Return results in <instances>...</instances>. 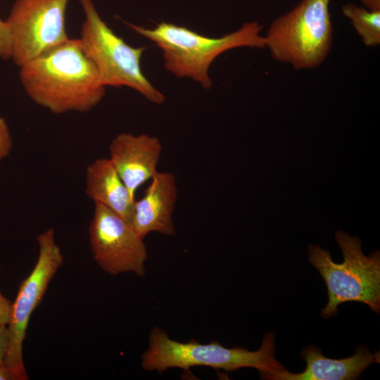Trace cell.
Instances as JSON below:
<instances>
[{"instance_id":"cell-5","label":"cell","mask_w":380,"mask_h":380,"mask_svg":"<svg viewBox=\"0 0 380 380\" xmlns=\"http://www.w3.org/2000/svg\"><path fill=\"white\" fill-rule=\"evenodd\" d=\"M331 0H301L274 20L265 37V49L277 61L295 70L312 69L327 58L333 43Z\"/></svg>"},{"instance_id":"cell-6","label":"cell","mask_w":380,"mask_h":380,"mask_svg":"<svg viewBox=\"0 0 380 380\" xmlns=\"http://www.w3.org/2000/svg\"><path fill=\"white\" fill-rule=\"evenodd\" d=\"M84 18L81 26V46L106 87H127L150 102L161 104L165 98L146 77L141 67L144 47L129 45L106 24L92 0H79Z\"/></svg>"},{"instance_id":"cell-4","label":"cell","mask_w":380,"mask_h":380,"mask_svg":"<svg viewBox=\"0 0 380 380\" xmlns=\"http://www.w3.org/2000/svg\"><path fill=\"white\" fill-rule=\"evenodd\" d=\"M335 238L343 256L341 263L332 260L329 251L316 244L308 246L311 264L324 279L329 300L321 316L329 318L338 313V307L347 301L362 302L376 313L380 310V253L375 251L365 256L357 236L338 230Z\"/></svg>"},{"instance_id":"cell-13","label":"cell","mask_w":380,"mask_h":380,"mask_svg":"<svg viewBox=\"0 0 380 380\" xmlns=\"http://www.w3.org/2000/svg\"><path fill=\"white\" fill-rule=\"evenodd\" d=\"M85 193L94 203L106 206L131 224L135 199L109 158H98L87 167Z\"/></svg>"},{"instance_id":"cell-14","label":"cell","mask_w":380,"mask_h":380,"mask_svg":"<svg viewBox=\"0 0 380 380\" xmlns=\"http://www.w3.org/2000/svg\"><path fill=\"white\" fill-rule=\"evenodd\" d=\"M341 11L348 18L365 46L380 44V11H372L353 3L344 4Z\"/></svg>"},{"instance_id":"cell-10","label":"cell","mask_w":380,"mask_h":380,"mask_svg":"<svg viewBox=\"0 0 380 380\" xmlns=\"http://www.w3.org/2000/svg\"><path fill=\"white\" fill-rule=\"evenodd\" d=\"M163 146L160 139L147 134L120 133L109 145V159L135 199L137 189L158 172Z\"/></svg>"},{"instance_id":"cell-19","label":"cell","mask_w":380,"mask_h":380,"mask_svg":"<svg viewBox=\"0 0 380 380\" xmlns=\"http://www.w3.org/2000/svg\"><path fill=\"white\" fill-rule=\"evenodd\" d=\"M0 380H16L15 375L4 363H0Z\"/></svg>"},{"instance_id":"cell-18","label":"cell","mask_w":380,"mask_h":380,"mask_svg":"<svg viewBox=\"0 0 380 380\" xmlns=\"http://www.w3.org/2000/svg\"><path fill=\"white\" fill-rule=\"evenodd\" d=\"M11 302L0 291V326L7 325L11 308Z\"/></svg>"},{"instance_id":"cell-20","label":"cell","mask_w":380,"mask_h":380,"mask_svg":"<svg viewBox=\"0 0 380 380\" xmlns=\"http://www.w3.org/2000/svg\"><path fill=\"white\" fill-rule=\"evenodd\" d=\"M367 8L372 11H380V0H360Z\"/></svg>"},{"instance_id":"cell-8","label":"cell","mask_w":380,"mask_h":380,"mask_svg":"<svg viewBox=\"0 0 380 380\" xmlns=\"http://www.w3.org/2000/svg\"><path fill=\"white\" fill-rule=\"evenodd\" d=\"M70 0H15L5 20L10 32L11 59L19 68L66 42Z\"/></svg>"},{"instance_id":"cell-2","label":"cell","mask_w":380,"mask_h":380,"mask_svg":"<svg viewBox=\"0 0 380 380\" xmlns=\"http://www.w3.org/2000/svg\"><path fill=\"white\" fill-rule=\"evenodd\" d=\"M136 33L153 42L163 51L165 68L176 77L191 78L209 89V68L224 52L241 47L265 49L262 27L245 23L237 30L220 37L201 34L186 27L162 22L152 28L127 23Z\"/></svg>"},{"instance_id":"cell-3","label":"cell","mask_w":380,"mask_h":380,"mask_svg":"<svg viewBox=\"0 0 380 380\" xmlns=\"http://www.w3.org/2000/svg\"><path fill=\"white\" fill-rule=\"evenodd\" d=\"M274 335L273 332L267 334L260 349L250 351L241 347L225 348L217 341H177L156 327L150 333L148 348L141 355V367L145 371L158 372L170 368L189 370L198 366L226 372L253 367L260 374L272 372L284 369L274 357Z\"/></svg>"},{"instance_id":"cell-17","label":"cell","mask_w":380,"mask_h":380,"mask_svg":"<svg viewBox=\"0 0 380 380\" xmlns=\"http://www.w3.org/2000/svg\"><path fill=\"white\" fill-rule=\"evenodd\" d=\"M9 345V336L7 325L0 326V363H4Z\"/></svg>"},{"instance_id":"cell-16","label":"cell","mask_w":380,"mask_h":380,"mask_svg":"<svg viewBox=\"0 0 380 380\" xmlns=\"http://www.w3.org/2000/svg\"><path fill=\"white\" fill-rule=\"evenodd\" d=\"M11 56V35L6 20L0 18V58L9 60Z\"/></svg>"},{"instance_id":"cell-9","label":"cell","mask_w":380,"mask_h":380,"mask_svg":"<svg viewBox=\"0 0 380 380\" xmlns=\"http://www.w3.org/2000/svg\"><path fill=\"white\" fill-rule=\"evenodd\" d=\"M89 236L93 258L103 271L113 276H145L148 251L144 239L118 214L95 203Z\"/></svg>"},{"instance_id":"cell-12","label":"cell","mask_w":380,"mask_h":380,"mask_svg":"<svg viewBox=\"0 0 380 380\" xmlns=\"http://www.w3.org/2000/svg\"><path fill=\"white\" fill-rule=\"evenodd\" d=\"M301 356L306 362L303 372L291 373L284 369L260 374L273 380H354L369 365L379 362V352L370 353L357 348L354 355L343 359H331L323 355L321 349L310 346L303 349Z\"/></svg>"},{"instance_id":"cell-11","label":"cell","mask_w":380,"mask_h":380,"mask_svg":"<svg viewBox=\"0 0 380 380\" xmlns=\"http://www.w3.org/2000/svg\"><path fill=\"white\" fill-rule=\"evenodd\" d=\"M143 196L134 202L131 225L142 239L151 232L173 236L176 230L172 215L178 196L172 172H157Z\"/></svg>"},{"instance_id":"cell-7","label":"cell","mask_w":380,"mask_h":380,"mask_svg":"<svg viewBox=\"0 0 380 380\" xmlns=\"http://www.w3.org/2000/svg\"><path fill=\"white\" fill-rule=\"evenodd\" d=\"M39 255L29 275L20 283L11 303L7 324L9 345L5 365L16 380L28 379L23 357L24 340L33 312L40 304L55 274L63 263V255L56 242L54 230L46 229L37 236Z\"/></svg>"},{"instance_id":"cell-15","label":"cell","mask_w":380,"mask_h":380,"mask_svg":"<svg viewBox=\"0 0 380 380\" xmlns=\"http://www.w3.org/2000/svg\"><path fill=\"white\" fill-rule=\"evenodd\" d=\"M13 146L9 127L0 115V160L8 156Z\"/></svg>"},{"instance_id":"cell-1","label":"cell","mask_w":380,"mask_h":380,"mask_svg":"<svg viewBox=\"0 0 380 380\" xmlns=\"http://www.w3.org/2000/svg\"><path fill=\"white\" fill-rule=\"evenodd\" d=\"M27 96L54 114L87 112L97 106L106 87L79 39H68L20 68Z\"/></svg>"}]
</instances>
